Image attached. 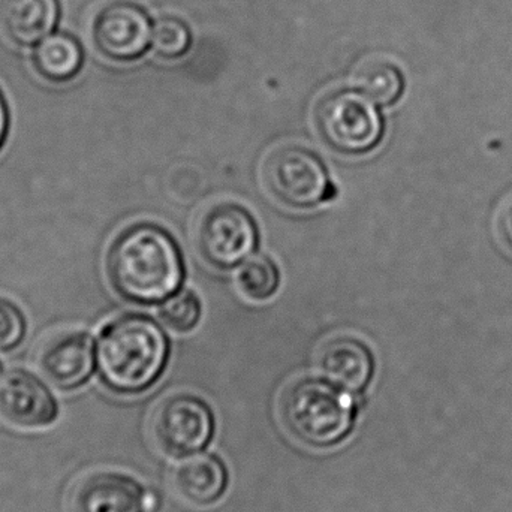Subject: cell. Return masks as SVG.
I'll return each instance as SVG.
<instances>
[{
    "label": "cell",
    "mask_w": 512,
    "mask_h": 512,
    "mask_svg": "<svg viewBox=\"0 0 512 512\" xmlns=\"http://www.w3.org/2000/svg\"><path fill=\"white\" fill-rule=\"evenodd\" d=\"M264 182L277 201L292 209H313L337 194L322 159L301 146L274 150L265 161Z\"/></svg>",
    "instance_id": "6"
},
{
    "label": "cell",
    "mask_w": 512,
    "mask_h": 512,
    "mask_svg": "<svg viewBox=\"0 0 512 512\" xmlns=\"http://www.w3.org/2000/svg\"><path fill=\"white\" fill-rule=\"evenodd\" d=\"M5 366H3L2 361H0V384H2L3 379H5Z\"/></svg>",
    "instance_id": "23"
},
{
    "label": "cell",
    "mask_w": 512,
    "mask_h": 512,
    "mask_svg": "<svg viewBox=\"0 0 512 512\" xmlns=\"http://www.w3.org/2000/svg\"><path fill=\"white\" fill-rule=\"evenodd\" d=\"M498 228L501 239L512 251V198L499 213Z\"/></svg>",
    "instance_id": "21"
},
{
    "label": "cell",
    "mask_w": 512,
    "mask_h": 512,
    "mask_svg": "<svg viewBox=\"0 0 512 512\" xmlns=\"http://www.w3.org/2000/svg\"><path fill=\"white\" fill-rule=\"evenodd\" d=\"M150 492L125 472L102 471L84 475L72 487L69 512H147Z\"/></svg>",
    "instance_id": "9"
},
{
    "label": "cell",
    "mask_w": 512,
    "mask_h": 512,
    "mask_svg": "<svg viewBox=\"0 0 512 512\" xmlns=\"http://www.w3.org/2000/svg\"><path fill=\"white\" fill-rule=\"evenodd\" d=\"M216 421L209 403L194 394L168 396L153 409L150 441L162 456L185 459L209 447Z\"/></svg>",
    "instance_id": "5"
},
{
    "label": "cell",
    "mask_w": 512,
    "mask_h": 512,
    "mask_svg": "<svg viewBox=\"0 0 512 512\" xmlns=\"http://www.w3.org/2000/svg\"><path fill=\"white\" fill-rule=\"evenodd\" d=\"M357 397L327 379H300L280 397V421L301 445L316 450L337 447L354 430Z\"/></svg>",
    "instance_id": "3"
},
{
    "label": "cell",
    "mask_w": 512,
    "mask_h": 512,
    "mask_svg": "<svg viewBox=\"0 0 512 512\" xmlns=\"http://www.w3.org/2000/svg\"><path fill=\"white\" fill-rule=\"evenodd\" d=\"M355 86L378 105H393L405 90V78L393 63L373 60L358 69Z\"/></svg>",
    "instance_id": "16"
},
{
    "label": "cell",
    "mask_w": 512,
    "mask_h": 512,
    "mask_svg": "<svg viewBox=\"0 0 512 512\" xmlns=\"http://www.w3.org/2000/svg\"><path fill=\"white\" fill-rule=\"evenodd\" d=\"M161 316L171 328L180 333L194 330L201 318L200 298L189 289L176 292L173 297L164 301Z\"/></svg>",
    "instance_id": "19"
},
{
    "label": "cell",
    "mask_w": 512,
    "mask_h": 512,
    "mask_svg": "<svg viewBox=\"0 0 512 512\" xmlns=\"http://www.w3.org/2000/svg\"><path fill=\"white\" fill-rule=\"evenodd\" d=\"M168 358L167 334L155 319L140 313L108 322L96 343V369L101 381L122 396L149 390L164 373Z\"/></svg>",
    "instance_id": "2"
},
{
    "label": "cell",
    "mask_w": 512,
    "mask_h": 512,
    "mask_svg": "<svg viewBox=\"0 0 512 512\" xmlns=\"http://www.w3.org/2000/svg\"><path fill=\"white\" fill-rule=\"evenodd\" d=\"M59 0H0V27L12 42L38 45L56 29Z\"/></svg>",
    "instance_id": "14"
},
{
    "label": "cell",
    "mask_w": 512,
    "mask_h": 512,
    "mask_svg": "<svg viewBox=\"0 0 512 512\" xmlns=\"http://www.w3.org/2000/svg\"><path fill=\"white\" fill-rule=\"evenodd\" d=\"M84 54L80 44L66 33H51L33 51V65L45 80L66 83L83 68Z\"/></svg>",
    "instance_id": "15"
},
{
    "label": "cell",
    "mask_w": 512,
    "mask_h": 512,
    "mask_svg": "<svg viewBox=\"0 0 512 512\" xmlns=\"http://www.w3.org/2000/svg\"><path fill=\"white\" fill-rule=\"evenodd\" d=\"M9 132V110L8 104H6L5 96H3L2 90H0V150L5 146L6 138H8Z\"/></svg>",
    "instance_id": "22"
},
{
    "label": "cell",
    "mask_w": 512,
    "mask_h": 512,
    "mask_svg": "<svg viewBox=\"0 0 512 512\" xmlns=\"http://www.w3.org/2000/svg\"><path fill=\"white\" fill-rule=\"evenodd\" d=\"M45 378L63 391L83 387L96 367L93 339L84 331H69L50 340L39 361Z\"/></svg>",
    "instance_id": "11"
},
{
    "label": "cell",
    "mask_w": 512,
    "mask_h": 512,
    "mask_svg": "<svg viewBox=\"0 0 512 512\" xmlns=\"http://www.w3.org/2000/svg\"><path fill=\"white\" fill-rule=\"evenodd\" d=\"M369 96L358 89L328 93L316 107L315 123L319 137L334 152L366 155L384 137V119Z\"/></svg>",
    "instance_id": "4"
},
{
    "label": "cell",
    "mask_w": 512,
    "mask_h": 512,
    "mask_svg": "<svg viewBox=\"0 0 512 512\" xmlns=\"http://www.w3.org/2000/svg\"><path fill=\"white\" fill-rule=\"evenodd\" d=\"M27 322L17 304L0 297V351L17 348L26 336Z\"/></svg>",
    "instance_id": "20"
},
{
    "label": "cell",
    "mask_w": 512,
    "mask_h": 512,
    "mask_svg": "<svg viewBox=\"0 0 512 512\" xmlns=\"http://www.w3.org/2000/svg\"><path fill=\"white\" fill-rule=\"evenodd\" d=\"M258 225L239 204L206 210L197 228V248L213 267L231 270L246 262L258 246Z\"/></svg>",
    "instance_id": "7"
},
{
    "label": "cell",
    "mask_w": 512,
    "mask_h": 512,
    "mask_svg": "<svg viewBox=\"0 0 512 512\" xmlns=\"http://www.w3.org/2000/svg\"><path fill=\"white\" fill-rule=\"evenodd\" d=\"M152 45L156 53L168 59L183 56L191 45L189 27L179 18H161L153 26Z\"/></svg>",
    "instance_id": "18"
},
{
    "label": "cell",
    "mask_w": 512,
    "mask_h": 512,
    "mask_svg": "<svg viewBox=\"0 0 512 512\" xmlns=\"http://www.w3.org/2000/svg\"><path fill=\"white\" fill-rule=\"evenodd\" d=\"M60 408L50 388L33 373L14 370L0 384V418L21 430L53 426Z\"/></svg>",
    "instance_id": "10"
},
{
    "label": "cell",
    "mask_w": 512,
    "mask_h": 512,
    "mask_svg": "<svg viewBox=\"0 0 512 512\" xmlns=\"http://www.w3.org/2000/svg\"><path fill=\"white\" fill-rule=\"evenodd\" d=\"M319 370L331 384L360 396L372 381L375 360L366 343L355 337L340 336L322 349Z\"/></svg>",
    "instance_id": "13"
},
{
    "label": "cell",
    "mask_w": 512,
    "mask_h": 512,
    "mask_svg": "<svg viewBox=\"0 0 512 512\" xmlns=\"http://www.w3.org/2000/svg\"><path fill=\"white\" fill-rule=\"evenodd\" d=\"M153 26L141 6L126 0L105 6L93 23V42L102 56L114 62H131L152 44Z\"/></svg>",
    "instance_id": "8"
},
{
    "label": "cell",
    "mask_w": 512,
    "mask_h": 512,
    "mask_svg": "<svg viewBox=\"0 0 512 512\" xmlns=\"http://www.w3.org/2000/svg\"><path fill=\"white\" fill-rule=\"evenodd\" d=\"M230 484L227 465L212 453L180 459L171 471V489L177 498L195 508H207L224 498Z\"/></svg>",
    "instance_id": "12"
},
{
    "label": "cell",
    "mask_w": 512,
    "mask_h": 512,
    "mask_svg": "<svg viewBox=\"0 0 512 512\" xmlns=\"http://www.w3.org/2000/svg\"><path fill=\"white\" fill-rule=\"evenodd\" d=\"M239 285L252 300H268L279 288V268L267 256L256 255L243 264L239 273Z\"/></svg>",
    "instance_id": "17"
},
{
    "label": "cell",
    "mask_w": 512,
    "mask_h": 512,
    "mask_svg": "<svg viewBox=\"0 0 512 512\" xmlns=\"http://www.w3.org/2000/svg\"><path fill=\"white\" fill-rule=\"evenodd\" d=\"M111 285L126 300L158 304L179 292L185 261L174 237L159 225H131L114 239L107 256Z\"/></svg>",
    "instance_id": "1"
}]
</instances>
